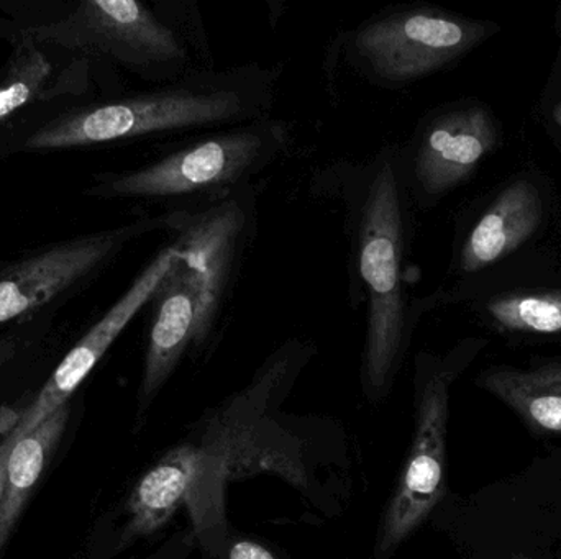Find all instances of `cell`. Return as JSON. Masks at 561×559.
Here are the masks:
<instances>
[{
    "instance_id": "6da1fadb",
    "label": "cell",
    "mask_w": 561,
    "mask_h": 559,
    "mask_svg": "<svg viewBox=\"0 0 561 559\" xmlns=\"http://www.w3.org/2000/svg\"><path fill=\"white\" fill-rule=\"evenodd\" d=\"M323 189L342 203L348 242V299L365 307L362 374L371 399L385 396L408 353L424 301L409 292L415 207L402 183L398 147L327 171Z\"/></svg>"
},
{
    "instance_id": "7a4b0ae2",
    "label": "cell",
    "mask_w": 561,
    "mask_h": 559,
    "mask_svg": "<svg viewBox=\"0 0 561 559\" xmlns=\"http://www.w3.org/2000/svg\"><path fill=\"white\" fill-rule=\"evenodd\" d=\"M278 68L249 62L191 72L180 81L78 108L43 125L32 150L124 143L167 135L204 133L272 117Z\"/></svg>"
},
{
    "instance_id": "3957f363",
    "label": "cell",
    "mask_w": 561,
    "mask_h": 559,
    "mask_svg": "<svg viewBox=\"0 0 561 559\" xmlns=\"http://www.w3.org/2000/svg\"><path fill=\"white\" fill-rule=\"evenodd\" d=\"M35 33L160 85L214 68L203 15L190 0H85Z\"/></svg>"
},
{
    "instance_id": "277c9868",
    "label": "cell",
    "mask_w": 561,
    "mask_h": 559,
    "mask_svg": "<svg viewBox=\"0 0 561 559\" xmlns=\"http://www.w3.org/2000/svg\"><path fill=\"white\" fill-rule=\"evenodd\" d=\"M289 143V124L273 115L204 131L145 166L102 177L92 193L108 199L160 200L171 209L197 206L253 184Z\"/></svg>"
},
{
    "instance_id": "5b68a950",
    "label": "cell",
    "mask_w": 561,
    "mask_h": 559,
    "mask_svg": "<svg viewBox=\"0 0 561 559\" xmlns=\"http://www.w3.org/2000/svg\"><path fill=\"white\" fill-rule=\"evenodd\" d=\"M500 32L490 20L404 3L373 13L343 32L336 45L363 81L401 91L457 65Z\"/></svg>"
},
{
    "instance_id": "8992f818",
    "label": "cell",
    "mask_w": 561,
    "mask_h": 559,
    "mask_svg": "<svg viewBox=\"0 0 561 559\" xmlns=\"http://www.w3.org/2000/svg\"><path fill=\"white\" fill-rule=\"evenodd\" d=\"M164 219L170 245L196 288L193 353L199 354L219 335L255 242L259 226L255 183L237 187L210 202L171 209Z\"/></svg>"
},
{
    "instance_id": "52a82bcc",
    "label": "cell",
    "mask_w": 561,
    "mask_h": 559,
    "mask_svg": "<svg viewBox=\"0 0 561 559\" xmlns=\"http://www.w3.org/2000/svg\"><path fill=\"white\" fill-rule=\"evenodd\" d=\"M484 345L486 340L483 338H467L447 354L421 351L415 358L417 416L414 440L379 525L378 559L391 557L427 521L444 498L451 384Z\"/></svg>"
},
{
    "instance_id": "ba28073f",
    "label": "cell",
    "mask_w": 561,
    "mask_h": 559,
    "mask_svg": "<svg viewBox=\"0 0 561 559\" xmlns=\"http://www.w3.org/2000/svg\"><path fill=\"white\" fill-rule=\"evenodd\" d=\"M557 217V196L543 174L523 170L507 177L458 217L445 286L463 284L546 248Z\"/></svg>"
},
{
    "instance_id": "9c48e42d",
    "label": "cell",
    "mask_w": 561,
    "mask_h": 559,
    "mask_svg": "<svg viewBox=\"0 0 561 559\" xmlns=\"http://www.w3.org/2000/svg\"><path fill=\"white\" fill-rule=\"evenodd\" d=\"M503 143V127L490 105L460 98L422 115L398 147V166L412 206L435 209L460 189Z\"/></svg>"
},
{
    "instance_id": "30bf717a",
    "label": "cell",
    "mask_w": 561,
    "mask_h": 559,
    "mask_svg": "<svg viewBox=\"0 0 561 559\" xmlns=\"http://www.w3.org/2000/svg\"><path fill=\"white\" fill-rule=\"evenodd\" d=\"M424 304L427 312L460 305L510 340H560L561 258L536 249L463 284L442 286Z\"/></svg>"
},
{
    "instance_id": "8fae6325",
    "label": "cell",
    "mask_w": 561,
    "mask_h": 559,
    "mask_svg": "<svg viewBox=\"0 0 561 559\" xmlns=\"http://www.w3.org/2000/svg\"><path fill=\"white\" fill-rule=\"evenodd\" d=\"M167 230L163 216L72 238L35 253L0 272V325L32 314L104 268L125 246Z\"/></svg>"
},
{
    "instance_id": "7c38bea8",
    "label": "cell",
    "mask_w": 561,
    "mask_h": 559,
    "mask_svg": "<svg viewBox=\"0 0 561 559\" xmlns=\"http://www.w3.org/2000/svg\"><path fill=\"white\" fill-rule=\"evenodd\" d=\"M173 246L168 243L145 266L144 271L135 278L130 288L115 301V304L89 328L88 334L66 354L65 360L56 368L55 373L39 391L35 403L20 416L15 427L3 442L13 445L23 435L35 430L43 420L61 407L68 406L69 397L81 386L88 374L98 366L99 361L107 353L108 348L121 337L122 331L137 317L141 308L147 307L158 284L163 281L174 263Z\"/></svg>"
},
{
    "instance_id": "4fadbf2b",
    "label": "cell",
    "mask_w": 561,
    "mask_h": 559,
    "mask_svg": "<svg viewBox=\"0 0 561 559\" xmlns=\"http://www.w3.org/2000/svg\"><path fill=\"white\" fill-rule=\"evenodd\" d=\"M150 327L140 386L141 407L151 404L170 381L196 337L197 292L186 266H173L151 295Z\"/></svg>"
},
{
    "instance_id": "5bb4252c",
    "label": "cell",
    "mask_w": 561,
    "mask_h": 559,
    "mask_svg": "<svg viewBox=\"0 0 561 559\" xmlns=\"http://www.w3.org/2000/svg\"><path fill=\"white\" fill-rule=\"evenodd\" d=\"M478 386L506 404L529 429L561 436V360L529 368L491 366Z\"/></svg>"
},
{
    "instance_id": "9a60e30c",
    "label": "cell",
    "mask_w": 561,
    "mask_h": 559,
    "mask_svg": "<svg viewBox=\"0 0 561 559\" xmlns=\"http://www.w3.org/2000/svg\"><path fill=\"white\" fill-rule=\"evenodd\" d=\"M196 481L193 459L186 446H178L148 469L128 499V521L124 544L148 537L170 522L174 512L187 502Z\"/></svg>"
},
{
    "instance_id": "2e32d148",
    "label": "cell",
    "mask_w": 561,
    "mask_h": 559,
    "mask_svg": "<svg viewBox=\"0 0 561 559\" xmlns=\"http://www.w3.org/2000/svg\"><path fill=\"white\" fill-rule=\"evenodd\" d=\"M68 419L69 407H61L43 420L35 430L13 443L7 462L5 488L0 502V548L19 521L33 488L42 478L46 463L51 458L53 450L66 430Z\"/></svg>"
},
{
    "instance_id": "e0dca14e",
    "label": "cell",
    "mask_w": 561,
    "mask_h": 559,
    "mask_svg": "<svg viewBox=\"0 0 561 559\" xmlns=\"http://www.w3.org/2000/svg\"><path fill=\"white\" fill-rule=\"evenodd\" d=\"M46 71L48 66L39 56L26 61L22 68L13 69L12 78L0 84V121L32 101L45 81Z\"/></svg>"
},
{
    "instance_id": "ac0fdd59",
    "label": "cell",
    "mask_w": 561,
    "mask_h": 559,
    "mask_svg": "<svg viewBox=\"0 0 561 559\" xmlns=\"http://www.w3.org/2000/svg\"><path fill=\"white\" fill-rule=\"evenodd\" d=\"M227 559H276L272 551L266 550L256 541L239 540L230 547Z\"/></svg>"
},
{
    "instance_id": "d6986e66",
    "label": "cell",
    "mask_w": 561,
    "mask_h": 559,
    "mask_svg": "<svg viewBox=\"0 0 561 559\" xmlns=\"http://www.w3.org/2000/svg\"><path fill=\"white\" fill-rule=\"evenodd\" d=\"M10 450L12 445L9 443H0V502H2L3 488H5L7 462H9Z\"/></svg>"
},
{
    "instance_id": "ffe728a7",
    "label": "cell",
    "mask_w": 561,
    "mask_h": 559,
    "mask_svg": "<svg viewBox=\"0 0 561 559\" xmlns=\"http://www.w3.org/2000/svg\"><path fill=\"white\" fill-rule=\"evenodd\" d=\"M16 341L12 338L0 340V370L15 357Z\"/></svg>"
},
{
    "instance_id": "44dd1931",
    "label": "cell",
    "mask_w": 561,
    "mask_h": 559,
    "mask_svg": "<svg viewBox=\"0 0 561 559\" xmlns=\"http://www.w3.org/2000/svg\"><path fill=\"white\" fill-rule=\"evenodd\" d=\"M549 120L557 130L561 131V92L552 98L549 107Z\"/></svg>"
},
{
    "instance_id": "7402d4cb",
    "label": "cell",
    "mask_w": 561,
    "mask_h": 559,
    "mask_svg": "<svg viewBox=\"0 0 561 559\" xmlns=\"http://www.w3.org/2000/svg\"><path fill=\"white\" fill-rule=\"evenodd\" d=\"M557 16H559V23H560V26H561V7L559 9V13H557Z\"/></svg>"
}]
</instances>
